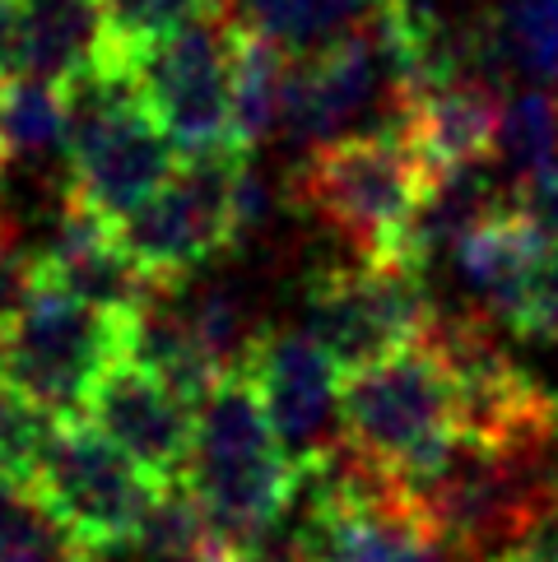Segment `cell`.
<instances>
[{"label": "cell", "instance_id": "obj_1", "mask_svg": "<svg viewBox=\"0 0 558 562\" xmlns=\"http://www.w3.org/2000/svg\"><path fill=\"white\" fill-rule=\"evenodd\" d=\"M187 484L237 549H261L284 530L293 497L303 493V474L284 456L256 391L252 372H228L196 405V447Z\"/></svg>", "mask_w": 558, "mask_h": 562}, {"label": "cell", "instance_id": "obj_2", "mask_svg": "<svg viewBox=\"0 0 558 562\" xmlns=\"http://www.w3.org/2000/svg\"><path fill=\"white\" fill-rule=\"evenodd\" d=\"M433 182L437 172L410 149L405 131L377 126L308 149L289 200L341 237L354 260L401 266L405 233Z\"/></svg>", "mask_w": 558, "mask_h": 562}, {"label": "cell", "instance_id": "obj_3", "mask_svg": "<svg viewBox=\"0 0 558 562\" xmlns=\"http://www.w3.org/2000/svg\"><path fill=\"white\" fill-rule=\"evenodd\" d=\"M341 418L345 447L401 488L428 484L461 447L451 372L424 339L387 363L345 376Z\"/></svg>", "mask_w": 558, "mask_h": 562}, {"label": "cell", "instance_id": "obj_4", "mask_svg": "<svg viewBox=\"0 0 558 562\" xmlns=\"http://www.w3.org/2000/svg\"><path fill=\"white\" fill-rule=\"evenodd\" d=\"M70 139L66 191L98 218H126L182 168V149L154 122L145 98L122 70H89L66 85Z\"/></svg>", "mask_w": 558, "mask_h": 562}, {"label": "cell", "instance_id": "obj_5", "mask_svg": "<svg viewBox=\"0 0 558 562\" xmlns=\"http://www.w3.org/2000/svg\"><path fill=\"white\" fill-rule=\"evenodd\" d=\"M233 33L237 5L219 0L205 14L168 29L164 37H154L135 56H126L122 66H112L131 75L154 122L168 131L182 158L243 154L233 131Z\"/></svg>", "mask_w": 558, "mask_h": 562}, {"label": "cell", "instance_id": "obj_6", "mask_svg": "<svg viewBox=\"0 0 558 562\" xmlns=\"http://www.w3.org/2000/svg\"><path fill=\"white\" fill-rule=\"evenodd\" d=\"M126 316L43 279L29 307L0 330V381L43 418H79L103 372L126 358Z\"/></svg>", "mask_w": 558, "mask_h": 562}, {"label": "cell", "instance_id": "obj_7", "mask_svg": "<svg viewBox=\"0 0 558 562\" xmlns=\"http://www.w3.org/2000/svg\"><path fill=\"white\" fill-rule=\"evenodd\" d=\"M158 488L164 484L140 470L85 414L52 418L29 479V493L62 520V530L89 553V562L135 549Z\"/></svg>", "mask_w": 558, "mask_h": 562}, {"label": "cell", "instance_id": "obj_8", "mask_svg": "<svg viewBox=\"0 0 558 562\" xmlns=\"http://www.w3.org/2000/svg\"><path fill=\"white\" fill-rule=\"evenodd\" d=\"M424 345L443 358L456 386L461 441L480 451H535L554 456L558 441V391L540 386L498 345L480 316L433 312Z\"/></svg>", "mask_w": 558, "mask_h": 562}, {"label": "cell", "instance_id": "obj_9", "mask_svg": "<svg viewBox=\"0 0 558 562\" xmlns=\"http://www.w3.org/2000/svg\"><path fill=\"white\" fill-rule=\"evenodd\" d=\"M252 154H191L145 205L116 218V243L164 293L191 284L214 256L237 247L233 191Z\"/></svg>", "mask_w": 558, "mask_h": 562}, {"label": "cell", "instance_id": "obj_10", "mask_svg": "<svg viewBox=\"0 0 558 562\" xmlns=\"http://www.w3.org/2000/svg\"><path fill=\"white\" fill-rule=\"evenodd\" d=\"M368 112H382L387 126H401V112H405V89H401V75H395V56L372 10L349 33L331 37V43L312 52L289 56L279 135L303 145L308 154L316 145H331V139L349 135V126Z\"/></svg>", "mask_w": 558, "mask_h": 562}, {"label": "cell", "instance_id": "obj_11", "mask_svg": "<svg viewBox=\"0 0 558 562\" xmlns=\"http://www.w3.org/2000/svg\"><path fill=\"white\" fill-rule=\"evenodd\" d=\"M433 312L437 307L428 303L418 270L354 260V266L312 274L303 297V330L331 353L335 368L354 376L418 345Z\"/></svg>", "mask_w": 558, "mask_h": 562}, {"label": "cell", "instance_id": "obj_12", "mask_svg": "<svg viewBox=\"0 0 558 562\" xmlns=\"http://www.w3.org/2000/svg\"><path fill=\"white\" fill-rule=\"evenodd\" d=\"M247 372L266 400L275 437L298 465V474L326 470L345 447V418H341L345 372L331 363V353L308 330L275 326L256 339Z\"/></svg>", "mask_w": 558, "mask_h": 562}, {"label": "cell", "instance_id": "obj_13", "mask_svg": "<svg viewBox=\"0 0 558 562\" xmlns=\"http://www.w3.org/2000/svg\"><path fill=\"white\" fill-rule=\"evenodd\" d=\"M85 418L108 432L158 484H182L196 447V405L135 358H116L89 395Z\"/></svg>", "mask_w": 558, "mask_h": 562}, {"label": "cell", "instance_id": "obj_14", "mask_svg": "<svg viewBox=\"0 0 558 562\" xmlns=\"http://www.w3.org/2000/svg\"><path fill=\"white\" fill-rule=\"evenodd\" d=\"M37 266H43L47 284L85 297V303L103 307V312L126 316V321L140 316L158 293H164L126 256V247L116 243V228L108 218L85 210L70 191L62 195V205H56L52 233H47L43 251H37Z\"/></svg>", "mask_w": 558, "mask_h": 562}, {"label": "cell", "instance_id": "obj_15", "mask_svg": "<svg viewBox=\"0 0 558 562\" xmlns=\"http://www.w3.org/2000/svg\"><path fill=\"white\" fill-rule=\"evenodd\" d=\"M503 103L498 85L489 75H461L451 85H437L418 93L401 112V131L410 149L443 177L456 168L484 164L498 145V126H503Z\"/></svg>", "mask_w": 558, "mask_h": 562}, {"label": "cell", "instance_id": "obj_16", "mask_svg": "<svg viewBox=\"0 0 558 562\" xmlns=\"http://www.w3.org/2000/svg\"><path fill=\"white\" fill-rule=\"evenodd\" d=\"M451 256H456L461 284L480 297L493 316H503L512 307V297L522 293L526 274L535 270V260L545 256V243L522 218V210L507 200V205L484 214L480 224L451 247Z\"/></svg>", "mask_w": 558, "mask_h": 562}, {"label": "cell", "instance_id": "obj_17", "mask_svg": "<svg viewBox=\"0 0 558 562\" xmlns=\"http://www.w3.org/2000/svg\"><path fill=\"white\" fill-rule=\"evenodd\" d=\"M103 47L108 29L98 0H24V75L66 89L103 66Z\"/></svg>", "mask_w": 558, "mask_h": 562}, {"label": "cell", "instance_id": "obj_18", "mask_svg": "<svg viewBox=\"0 0 558 562\" xmlns=\"http://www.w3.org/2000/svg\"><path fill=\"white\" fill-rule=\"evenodd\" d=\"M480 66L493 85L507 75L558 85V0H498L480 19Z\"/></svg>", "mask_w": 558, "mask_h": 562}, {"label": "cell", "instance_id": "obj_19", "mask_svg": "<svg viewBox=\"0 0 558 562\" xmlns=\"http://www.w3.org/2000/svg\"><path fill=\"white\" fill-rule=\"evenodd\" d=\"M284 75H289V52L237 19L233 33V131L237 149L256 154L266 139L279 131L284 116Z\"/></svg>", "mask_w": 558, "mask_h": 562}, {"label": "cell", "instance_id": "obj_20", "mask_svg": "<svg viewBox=\"0 0 558 562\" xmlns=\"http://www.w3.org/2000/svg\"><path fill=\"white\" fill-rule=\"evenodd\" d=\"M0 139H5L10 168L43 164L56 149L66 154V139H70L66 89L33 75H19L14 85H5L0 89Z\"/></svg>", "mask_w": 558, "mask_h": 562}, {"label": "cell", "instance_id": "obj_21", "mask_svg": "<svg viewBox=\"0 0 558 562\" xmlns=\"http://www.w3.org/2000/svg\"><path fill=\"white\" fill-rule=\"evenodd\" d=\"M224 544L228 539L219 535V526L201 507V497L191 493L187 479L158 488L145 526L135 535V549L145 553V562H210Z\"/></svg>", "mask_w": 558, "mask_h": 562}, {"label": "cell", "instance_id": "obj_22", "mask_svg": "<svg viewBox=\"0 0 558 562\" xmlns=\"http://www.w3.org/2000/svg\"><path fill=\"white\" fill-rule=\"evenodd\" d=\"M237 19L275 37L284 52H312L364 24L377 0H233Z\"/></svg>", "mask_w": 558, "mask_h": 562}, {"label": "cell", "instance_id": "obj_23", "mask_svg": "<svg viewBox=\"0 0 558 562\" xmlns=\"http://www.w3.org/2000/svg\"><path fill=\"white\" fill-rule=\"evenodd\" d=\"M493 158L516 182L558 164V93L522 89L503 103V126H498Z\"/></svg>", "mask_w": 558, "mask_h": 562}, {"label": "cell", "instance_id": "obj_24", "mask_svg": "<svg viewBox=\"0 0 558 562\" xmlns=\"http://www.w3.org/2000/svg\"><path fill=\"white\" fill-rule=\"evenodd\" d=\"M0 562H89L29 488L0 479Z\"/></svg>", "mask_w": 558, "mask_h": 562}, {"label": "cell", "instance_id": "obj_25", "mask_svg": "<svg viewBox=\"0 0 558 562\" xmlns=\"http://www.w3.org/2000/svg\"><path fill=\"white\" fill-rule=\"evenodd\" d=\"M103 5V29H108V47H103V66H122L126 56H135L145 43L164 37L168 29L187 24V19L205 14L219 0H98Z\"/></svg>", "mask_w": 558, "mask_h": 562}, {"label": "cell", "instance_id": "obj_26", "mask_svg": "<svg viewBox=\"0 0 558 562\" xmlns=\"http://www.w3.org/2000/svg\"><path fill=\"white\" fill-rule=\"evenodd\" d=\"M47 424L52 418H43L14 386L0 381V479H5V484L29 488Z\"/></svg>", "mask_w": 558, "mask_h": 562}, {"label": "cell", "instance_id": "obj_27", "mask_svg": "<svg viewBox=\"0 0 558 562\" xmlns=\"http://www.w3.org/2000/svg\"><path fill=\"white\" fill-rule=\"evenodd\" d=\"M516 339L531 345H558V251L545 247V256L535 260V270L526 274L522 293L512 297V307L498 316Z\"/></svg>", "mask_w": 558, "mask_h": 562}, {"label": "cell", "instance_id": "obj_28", "mask_svg": "<svg viewBox=\"0 0 558 562\" xmlns=\"http://www.w3.org/2000/svg\"><path fill=\"white\" fill-rule=\"evenodd\" d=\"M43 284L37 251L19 243V233H0V330L29 307V297Z\"/></svg>", "mask_w": 558, "mask_h": 562}, {"label": "cell", "instance_id": "obj_29", "mask_svg": "<svg viewBox=\"0 0 558 562\" xmlns=\"http://www.w3.org/2000/svg\"><path fill=\"white\" fill-rule=\"evenodd\" d=\"M512 205L522 210V218L535 233H540V243L558 251V164L526 177V182H516Z\"/></svg>", "mask_w": 558, "mask_h": 562}, {"label": "cell", "instance_id": "obj_30", "mask_svg": "<svg viewBox=\"0 0 558 562\" xmlns=\"http://www.w3.org/2000/svg\"><path fill=\"white\" fill-rule=\"evenodd\" d=\"M24 75V0H0V89Z\"/></svg>", "mask_w": 558, "mask_h": 562}, {"label": "cell", "instance_id": "obj_31", "mask_svg": "<svg viewBox=\"0 0 558 562\" xmlns=\"http://www.w3.org/2000/svg\"><path fill=\"white\" fill-rule=\"evenodd\" d=\"M210 562H279V558H270L266 549H237V544H224Z\"/></svg>", "mask_w": 558, "mask_h": 562}, {"label": "cell", "instance_id": "obj_32", "mask_svg": "<svg viewBox=\"0 0 558 562\" xmlns=\"http://www.w3.org/2000/svg\"><path fill=\"white\" fill-rule=\"evenodd\" d=\"M526 562H558V520H554V526L540 535V544L531 549V558H526Z\"/></svg>", "mask_w": 558, "mask_h": 562}, {"label": "cell", "instance_id": "obj_33", "mask_svg": "<svg viewBox=\"0 0 558 562\" xmlns=\"http://www.w3.org/2000/svg\"><path fill=\"white\" fill-rule=\"evenodd\" d=\"M5 172H10V154H5V139H0V182H5Z\"/></svg>", "mask_w": 558, "mask_h": 562}]
</instances>
